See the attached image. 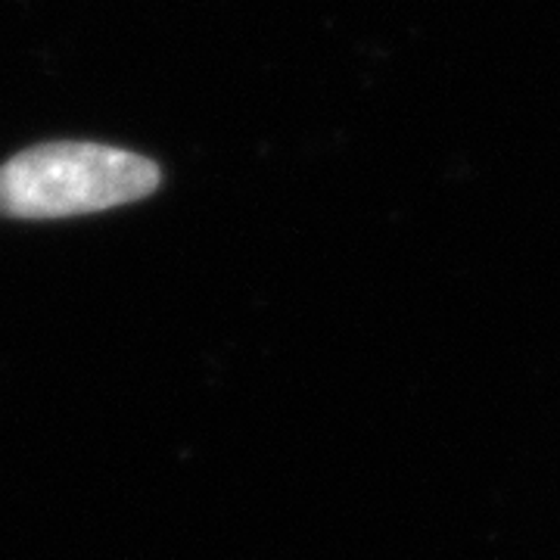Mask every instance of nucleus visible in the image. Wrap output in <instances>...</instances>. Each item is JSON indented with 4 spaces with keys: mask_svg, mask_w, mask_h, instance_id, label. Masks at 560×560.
<instances>
[{
    "mask_svg": "<svg viewBox=\"0 0 560 560\" xmlns=\"http://www.w3.org/2000/svg\"><path fill=\"white\" fill-rule=\"evenodd\" d=\"M160 187V165L103 143H38L0 165V215L69 219L138 202Z\"/></svg>",
    "mask_w": 560,
    "mask_h": 560,
    "instance_id": "nucleus-1",
    "label": "nucleus"
}]
</instances>
